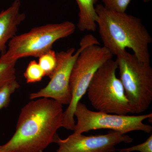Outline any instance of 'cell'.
Listing matches in <instances>:
<instances>
[{"label":"cell","mask_w":152,"mask_h":152,"mask_svg":"<svg viewBox=\"0 0 152 152\" xmlns=\"http://www.w3.org/2000/svg\"><path fill=\"white\" fill-rule=\"evenodd\" d=\"M20 0H15L0 13V54L5 52L7 44L16 35L18 27L26 19V14L20 12Z\"/></svg>","instance_id":"30bf717a"},{"label":"cell","mask_w":152,"mask_h":152,"mask_svg":"<svg viewBox=\"0 0 152 152\" xmlns=\"http://www.w3.org/2000/svg\"><path fill=\"white\" fill-rule=\"evenodd\" d=\"M133 141L132 138L126 134L112 131L97 135L73 134L64 140L57 135L54 142L59 146L56 152H106L115 149L118 144L130 143Z\"/></svg>","instance_id":"9c48e42d"},{"label":"cell","mask_w":152,"mask_h":152,"mask_svg":"<svg viewBox=\"0 0 152 152\" xmlns=\"http://www.w3.org/2000/svg\"><path fill=\"white\" fill-rule=\"evenodd\" d=\"M106 152H116L115 151V149L111 150V151H107ZM118 152H121L119 151H118Z\"/></svg>","instance_id":"ac0fdd59"},{"label":"cell","mask_w":152,"mask_h":152,"mask_svg":"<svg viewBox=\"0 0 152 152\" xmlns=\"http://www.w3.org/2000/svg\"><path fill=\"white\" fill-rule=\"evenodd\" d=\"M38 64L43 70L45 75L50 77L56 67V53L52 49L46 52L39 57Z\"/></svg>","instance_id":"4fadbf2b"},{"label":"cell","mask_w":152,"mask_h":152,"mask_svg":"<svg viewBox=\"0 0 152 152\" xmlns=\"http://www.w3.org/2000/svg\"><path fill=\"white\" fill-rule=\"evenodd\" d=\"M76 1L79 10L77 27L81 32L95 31L97 26L96 24L97 15L95 10V5L98 0H76Z\"/></svg>","instance_id":"8fae6325"},{"label":"cell","mask_w":152,"mask_h":152,"mask_svg":"<svg viewBox=\"0 0 152 152\" xmlns=\"http://www.w3.org/2000/svg\"><path fill=\"white\" fill-rule=\"evenodd\" d=\"M45 76L42 69L35 60L30 62L24 73V76L28 83L41 81Z\"/></svg>","instance_id":"5bb4252c"},{"label":"cell","mask_w":152,"mask_h":152,"mask_svg":"<svg viewBox=\"0 0 152 152\" xmlns=\"http://www.w3.org/2000/svg\"><path fill=\"white\" fill-rule=\"evenodd\" d=\"M76 28L75 24L68 21L33 28L11 39L7 50L1 55L0 61L10 62L26 57L39 58L51 50L56 41L73 34Z\"/></svg>","instance_id":"3957f363"},{"label":"cell","mask_w":152,"mask_h":152,"mask_svg":"<svg viewBox=\"0 0 152 152\" xmlns=\"http://www.w3.org/2000/svg\"><path fill=\"white\" fill-rule=\"evenodd\" d=\"M113 55L100 45H92L83 49L74 64L70 79L72 100L64 112L62 127L74 131L75 126L74 113L77 104L87 92L95 73Z\"/></svg>","instance_id":"8992f818"},{"label":"cell","mask_w":152,"mask_h":152,"mask_svg":"<svg viewBox=\"0 0 152 152\" xmlns=\"http://www.w3.org/2000/svg\"><path fill=\"white\" fill-rule=\"evenodd\" d=\"M63 105L47 98H39L21 109L15 132L1 146L2 152H42L62 127Z\"/></svg>","instance_id":"6da1fadb"},{"label":"cell","mask_w":152,"mask_h":152,"mask_svg":"<svg viewBox=\"0 0 152 152\" xmlns=\"http://www.w3.org/2000/svg\"><path fill=\"white\" fill-rule=\"evenodd\" d=\"M19 87L20 85L16 80L0 89V110L8 106L11 96Z\"/></svg>","instance_id":"9a60e30c"},{"label":"cell","mask_w":152,"mask_h":152,"mask_svg":"<svg viewBox=\"0 0 152 152\" xmlns=\"http://www.w3.org/2000/svg\"><path fill=\"white\" fill-rule=\"evenodd\" d=\"M118 151L121 152H152V135L141 144L133 146L130 148L121 149Z\"/></svg>","instance_id":"e0dca14e"},{"label":"cell","mask_w":152,"mask_h":152,"mask_svg":"<svg viewBox=\"0 0 152 152\" xmlns=\"http://www.w3.org/2000/svg\"><path fill=\"white\" fill-rule=\"evenodd\" d=\"M17 61H0V89L16 80L15 66Z\"/></svg>","instance_id":"7c38bea8"},{"label":"cell","mask_w":152,"mask_h":152,"mask_svg":"<svg viewBox=\"0 0 152 152\" xmlns=\"http://www.w3.org/2000/svg\"><path fill=\"white\" fill-rule=\"evenodd\" d=\"M0 152H2V151H1V146H0Z\"/></svg>","instance_id":"ffe728a7"},{"label":"cell","mask_w":152,"mask_h":152,"mask_svg":"<svg viewBox=\"0 0 152 152\" xmlns=\"http://www.w3.org/2000/svg\"><path fill=\"white\" fill-rule=\"evenodd\" d=\"M143 1L145 3H148L149 2L151 1V0H143Z\"/></svg>","instance_id":"d6986e66"},{"label":"cell","mask_w":152,"mask_h":152,"mask_svg":"<svg viewBox=\"0 0 152 152\" xmlns=\"http://www.w3.org/2000/svg\"><path fill=\"white\" fill-rule=\"evenodd\" d=\"M92 45H100L97 39L91 34L84 36L80 43V48L76 53L74 48L56 53L57 65L50 77L48 85L40 91L30 95L29 99L47 98L53 99L62 105H68L72 100L70 79L76 59L82 50Z\"/></svg>","instance_id":"ba28073f"},{"label":"cell","mask_w":152,"mask_h":152,"mask_svg":"<svg viewBox=\"0 0 152 152\" xmlns=\"http://www.w3.org/2000/svg\"><path fill=\"white\" fill-rule=\"evenodd\" d=\"M115 61L131 113H143L152 101V68L150 63L140 61L134 54L126 50L117 55Z\"/></svg>","instance_id":"277c9868"},{"label":"cell","mask_w":152,"mask_h":152,"mask_svg":"<svg viewBox=\"0 0 152 152\" xmlns=\"http://www.w3.org/2000/svg\"><path fill=\"white\" fill-rule=\"evenodd\" d=\"M118 69L112 59L104 63L93 76L87 94L94 108L107 113L126 115L131 113L124 89L116 72Z\"/></svg>","instance_id":"5b68a950"},{"label":"cell","mask_w":152,"mask_h":152,"mask_svg":"<svg viewBox=\"0 0 152 152\" xmlns=\"http://www.w3.org/2000/svg\"><path fill=\"white\" fill-rule=\"evenodd\" d=\"M95 10L103 46L113 56L129 48L139 61L150 63L149 46L152 38L140 19L126 12L108 10L102 4H97Z\"/></svg>","instance_id":"7a4b0ae2"},{"label":"cell","mask_w":152,"mask_h":152,"mask_svg":"<svg viewBox=\"0 0 152 152\" xmlns=\"http://www.w3.org/2000/svg\"><path fill=\"white\" fill-rule=\"evenodd\" d=\"M132 0H102L104 7L110 10L126 12Z\"/></svg>","instance_id":"2e32d148"},{"label":"cell","mask_w":152,"mask_h":152,"mask_svg":"<svg viewBox=\"0 0 152 152\" xmlns=\"http://www.w3.org/2000/svg\"><path fill=\"white\" fill-rule=\"evenodd\" d=\"M74 116L77 120L73 133L76 134L102 129L111 130L122 134L133 131L150 134L152 131L151 126L143 123L145 120L152 119L151 113L139 115H124L94 112L80 102L76 107Z\"/></svg>","instance_id":"52a82bcc"}]
</instances>
